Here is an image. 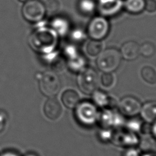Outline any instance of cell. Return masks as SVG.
I'll use <instances>...</instances> for the list:
<instances>
[{"label": "cell", "instance_id": "cell-23", "mask_svg": "<svg viewBox=\"0 0 156 156\" xmlns=\"http://www.w3.org/2000/svg\"><path fill=\"white\" fill-rule=\"evenodd\" d=\"M156 52V48L153 43L146 41L142 45H140V55L144 57L149 58L155 55Z\"/></svg>", "mask_w": 156, "mask_h": 156}, {"label": "cell", "instance_id": "cell-16", "mask_svg": "<svg viewBox=\"0 0 156 156\" xmlns=\"http://www.w3.org/2000/svg\"><path fill=\"white\" fill-rule=\"evenodd\" d=\"M61 100L66 107L69 109L74 108L79 103L80 97L79 94L73 90H68L64 91Z\"/></svg>", "mask_w": 156, "mask_h": 156}, {"label": "cell", "instance_id": "cell-7", "mask_svg": "<svg viewBox=\"0 0 156 156\" xmlns=\"http://www.w3.org/2000/svg\"><path fill=\"white\" fill-rule=\"evenodd\" d=\"M78 85L83 93L92 94L98 85L97 72L91 68L84 69L78 77Z\"/></svg>", "mask_w": 156, "mask_h": 156}, {"label": "cell", "instance_id": "cell-22", "mask_svg": "<svg viewBox=\"0 0 156 156\" xmlns=\"http://www.w3.org/2000/svg\"><path fill=\"white\" fill-rule=\"evenodd\" d=\"M141 76L149 84L156 83V70L151 66H145L141 70Z\"/></svg>", "mask_w": 156, "mask_h": 156}, {"label": "cell", "instance_id": "cell-32", "mask_svg": "<svg viewBox=\"0 0 156 156\" xmlns=\"http://www.w3.org/2000/svg\"><path fill=\"white\" fill-rule=\"evenodd\" d=\"M7 115L4 112H0V133L4 130L6 125Z\"/></svg>", "mask_w": 156, "mask_h": 156}, {"label": "cell", "instance_id": "cell-14", "mask_svg": "<svg viewBox=\"0 0 156 156\" xmlns=\"http://www.w3.org/2000/svg\"><path fill=\"white\" fill-rule=\"evenodd\" d=\"M115 142L121 146H134L138 143V138L135 133L131 131L120 132L114 138Z\"/></svg>", "mask_w": 156, "mask_h": 156}, {"label": "cell", "instance_id": "cell-21", "mask_svg": "<svg viewBox=\"0 0 156 156\" xmlns=\"http://www.w3.org/2000/svg\"><path fill=\"white\" fill-rule=\"evenodd\" d=\"M68 65L72 70L74 72H81L85 68L86 60L83 56L79 55L76 57L69 59Z\"/></svg>", "mask_w": 156, "mask_h": 156}, {"label": "cell", "instance_id": "cell-17", "mask_svg": "<svg viewBox=\"0 0 156 156\" xmlns=\"http://www.w3.org/2000/svg\"><path fill=\"white\" fill-rule=\"evenodd\" d=\"M145 2V0H125L123 2V8L131 14H140L144 10Z\"/></svg>", "mask_w": 156, "mask_h": 156}, {"label": "cell", "instance_id": "cell-1", "mask_svg": "<svg viewBox=\"0 0 156 156\" xmlns=\"http://www.w3.org/2000/svg\"><path fill=\"white\" fill-rule=\"evenodd\" d=\"M58 42V36L52 28L39 27L30 36V46L36 52L44 55L54 52Z\"/></svg>", "mask_w": 156, "mask_h": 156}, {"label": "cell", "instance_id": "cell-38", "mask_svg": "<svg viewBox=\"0 0 156 156\" xmlns=\"http://www.w3.org/2000/svg\"><path fill=\"white\" fill-rule=\"evenodd\" d=\"M19 1H20V2H26V1H28V0H19Z\"/></svg>", "mask_w": 156, "mask_h": 156}, {"label": "cell", "instance_id": "cell-25", "mask_svg": "<svg viewBox=\"0 0 156 156\" xmlns=\"http://www.w3.org/2000/svg\"><path fill=\"white\" fill-rule=\"evenodd\" d=\"M127 127L128 129L131 132H136L142 130L143 125L140 120L136 119V118H133L130 120H129L127 123Z\"/></svg>", "mask_w": 156, "mask_h": 156}, {"label": "cell", "instance_id": "cell-11", "mask_svg": "<svg viewBox=\"0 0 156 156\" xmlns=\"http://www.w3.org/2000/svg\"><path fill=\"white\" fill-rule=\"evenodd\" d=\"M100 120L106 127H118L123 124V118L119 113L112 109H106L101 114Z\"/></svg>", "mask_w": 156, "mask_h": 156}, {"label": "cell", "instance_id": "cell-26", "mask_svg": "<svg viewBox=\"0 0 156 156\" xmlns=\"http://www.w3.org/2000/svg\"><path fill=\"white\" fill-rule=\"evenodd\" d=\"M115 82V78L111 72H105L102 75L101 83L104 87H111Z\"/></svg>", "mask_w": 156, "mask_h": 156}, {"label": "cell", "instance_id": "cell-33", "mask_svg": "<svg viewBox=\"0 0 156 156\" xmlns=\"http://www.w3.org/2000/svg\"><path fill=\"white\" fill-rule=\"evenodd\" d=\"M124 156H139V152L133 148H130L125 153Z\"/></svg>", "mask_w": 156, "mask_h": 156}, {"label": "cell", "instance_id": "cell-6", "mask_svg": "<svg viewBox=\"0 0 156 156\" xmlns=\"http://www.w3.org/2000/svg\"><path fill=\"white\" fill-rule=\"evenodd\" d=\"M75 115L82 125H92L97 120L98 114L96 107L90 102L84 101L79 103L76 107Z\"/></svg>", "mask_w": 156, "mask_h": 156}, {"label": "cell", "instance_id": "cell-2", "mask_svg": "<svg viewBox=\"0 0 156 156\" xmlns=\"http://www.w3.org/2000/svg\"><path fill=\"white\" fill-rule=\"evenodd\" d=\"M122 56L116 48H108L103 50L98 56L97 66L101 71L112 72L119 67Z\"/></svg>", "mask_w": 156, "mask_h": 156}, {"label": "cell", "instance_id": "cell-4", "mask_svg": "<svg viewBox=\"0 0 156 156\" xmlns=\"http://www.w3.org/2000/svg\"><path fill=\"white\" fill-rule=\"evenodd\" d=\"M110 25L107 19L103 16L93 17L87 28V34L92 40L101 41L108 35Z\"/></svg>", "mask_w": 156, "mask_h": 156}, {"label": "cell", "instance_id": "cell-29", "mask_svg": "<svg viewBox=\"0 0 156 156\" xmlns=\"http://www.w3.org/2000/svg\"><path fill=\"white\" fill-rule=\"evenodd\" d=\"M72 41L75 42H82L85 39V34L81 29H75L70 34Z\"/></svg>", "mask_w": 156, "mask_h": 156}, {"label": "cell", "instance_id": "cell-12", "mask_svg": "<svg viewBox=\"0 0 156 156\" xmlns=\"http://www.w3.org/2000/svg\"><path fill=\"white\" fill-rule=\"evenodd\" d=\"M120 52L122 57L126 60H135L140 55V45L134 41H127L122 45Z\"/></svg>", "mask_w": 156, "mask_h": 156}, {"label": "cell", "instance_id": "cell-19", "mask_svg": "<svg viewBox=\"0 0 156 156\" xmlns=\"http://www.w3.org/2000/svg\"><path fill=\"white\" fill-rule=\"evenodd\" d=\"M103 50V44L101 41L92 40L89 41L86 46V51L89 55L91 56H97Z\"/></svg>", "mask_w": 156, "mask_h": 156}, {"label": "cell", "instance_id": "cell-8", "mask_svg": "<svg viewBox=\"0 0 156 156\" xmlns=\"http://www.w3.org/2000/svg\"><path fill=\"white\" fill-rule=\"evenodd\" d=\"M96 3L99 14L106 18L116 15L123 8L122 0H98Z\"/></svg>", "mask_w": 156, "mask_h": 156}, {"label": "cell", "instance_id": "cell-34", "mask_svg": "<svg viewBox=\"0 0 156 156\" xmlns=\"http://www.w3.org/2000/svg\"><path fill=\"white\" fill-rule=\"evenodd\" d=\"M0 156H20L17 152L13 151H6L0 154Z\"/></svg>", "mask_w": 156, "mask_h": 156}, {"label": "cell", "instance_id": "cell-27", "mask_svg": "<svg viewBox=\"0 0 156 156\" xmlns=\"http://www.w3.org/2000/svg\"><path fill=\"white\" fill-rule=\"evenodd\" d=\"M46 12L54 13L57 11L60 8V3L58 0H47L46 4H44Z\"/></svg>", "mask_w": 156, "mask_h": 156}, {"label": "cell", "instance_id": "cell-9", "mask_svg": "<svg viewBox=\"0 0 156 156\" xmlns=\"http://www.w3.org/2000/svg\"><path fill=\"white\" fill-rule=\"evenodd\" d=\"M120 111L128 116H133L140 112L142 105L140 101L133 96H126L120 103Z\"/></svg>", "mask_w": 156, "mask_h": 156}, {"label": "cell", "instance_id": "cell-20", "mask_svg": "<svg viewBox=\"0 0 156 156\" xmlns=\"http://www.w3.org/2000/svg\"><path fill=\"white\" fill-rule=\"evenodd\" d=\"M93 94V101L99 107L108 106L111 103L109 96L105 92L101 90H95Z\"/></svg>", "mask_w": 156, "mask_h": 156}, {"label": "cell", "instance_id": "cell-15", "mask_svg": "<svg viewBox=\"0 0 156 156\" xmlns=\"http://www.w3.org/2000/svg\"><path fill=\"white\" fill-rule=\"evenodd\" d=\"M141 115L147 122L151 123L156 121V101H151L142 107Z\"/></svg>", "mask_w": 156, "mask_h": 156}, {"label": "cell", "instance_id": "cell-30", "mask_svg": "<svg viewBox=\"0 0 156 156\" xmlns=\"http://www.w3.org/2000/svg\"><path fill=\"white\" fill-rule=\"evenodd\" d=\"M113 136V133L112 132V130L109 129H102L100 133H99V137L101 139V140L104 142L109 141L112 139Z\"/></svg>", "mask_w": 156, "mask_h": 156}, {"label": "cell", "instance_id": "cell-13", "mask_svg": "<svg viewBox=\"0 0 156 156\" xmlns=\"http://www.w3.org/2000/svg\"><path fill=\"white\" fill-rule=\"evenodd\" d=\"M50 27L55 33L60 36H64L70 28L69 21L63 17H54L50 22Z\"/></svg>", "mask_w": 156, "mask_h": 156}, {"label": "cell", "instance_id": "cell-37", "mask_svg": "<svg viewBox=\"0 0 156 156\" xmlns=\"http://www.w3.org/2000/svg\"><path fill=\"white\" fill-rule=\"evenodd\" d=\"M24 156H38L36 154H34V153H28V154L25 155Z\"/></svg>", "mask_w": 156, "mask_h": 156}, {"label": "cell", "instance_id": "cell-3", "mask_svg": "<svg viewBox=\"0 0 156 156\" xmlns=\"http://www.w3.org/2000/svg\"><path fill=\"white\" fill-rule=\"evenodd\" d=\"M45 4L40 0H28L22 7V15L30 23H39L46 15Z\"/></svg>", "mask_w": 156, "mask_h": 156}, {"label": "cell", "instance_id": "cell-28", "mask_svg": "<svg viewBox=\"0 0 156 156\" xmlns=\"http://www.w3.org/2000/svg\"><path fill=\"white\" fill-rule=\"evenodd\" d=\"M64 54L65 56L68 59H72L74 57H76L79 55V52L76 46L73 45H68L67 46L64 48Z\"/></svg>", "mask_w": 156, "mask_h": 156}, {"label": "cell", "instance_id": "cell-31", "mask_svg": "<svg viewBox=\"0 0 156 156\" xmlns=\"http://www.w3.org/2000/svg\"><path fill=\"white\" fill-rule=\"evenodd\" d=\"M144 10L150 13L156 12V0H147L145 2Z\"/></svg>", "mask_w": 156, "mask_h": 156}, {"label": "cell", "instance_id": "cell-24", "mask_svg": "<svg viewBox=\"0 0 156 156\" xmlns=\"http://www.w3.org/2000/svg\"><path fill=\"white\" fill-rule=\"evenodd\" d=\"M141 147L144 150H146L147 151L153 152V150H155L156 148V139L153 137H147L146 138H144L142 140V143Z\"/></svg>", "mask_w": 156, "mask_h": 156}, {"label": "cell", "instance_id": "cell-10", "mask_svg": "<svg viewBox=\"0 0 156 156\" xmlns=\"http://www.w3.org/2000/svg\"><path fill=\"white\" fill-rule=\"evenodd\" d=\"M44 112L46 117L52 120H57L62 114V107L57 99L50 97L44 104Z\"/></svg>", "mask_w": 156, "mask_h": 156}, {"label": "cell", "instance_id": "cell-36", "mask_svg": "<svg viewBox=\"0 0 156 156\" xmlns=\"http://www.w3.org/2000/svg\"><path fill=\"white\" fill-rule=\"evenodd\" d=\"M142 156H156V154L153 152H148L145 153V154L142 155Z\"/></svg>", "mask_w": 156, "mask_h": 156}, {"label": "cell", "instance_id": "cell-5", "mask_svg": "<svg viewBox=\"0 0 156 156\" xmlns=\"http://www.w3.org/2000/svg\"><path fill=\"white\" fill-rule=\"evenodd\" d=\"M39 81V87L44 95L53 97L60 90L61 80L57 75L52 72H46L37 75Z\"/></svg>", "mask_w": 156, "mask_h": 156}, {"label": "cell", "instance_id": "cell-35", "mask_svg": "<svg viewBox=\"0 0 156 156\" xmlns=\"http://www.w3.org/2000/svg\"><path fill=\"white\" fill-rule=\"evenodd\" d=\"M153 125L151 127V132H152V135H153V137L154 138L156 139V121H155L154 122H153Z\"/></svg>", "mask_w": 156, "mask_h": 156}, {"label": "cell", "instance_id": "cell-18", "mask_svg": "<svg viewBox=\"0 0 156 156\" xmlns=\"http://www.w3.org/2000/svg\"><path fill=\"white\" fill-rule=\"evenodd\" d=\"M78 9L83 15H91L97 10V3L95 0H79Z\"/></svg>", "mask_w": 156, "mask_h": 156}]
</instances>
